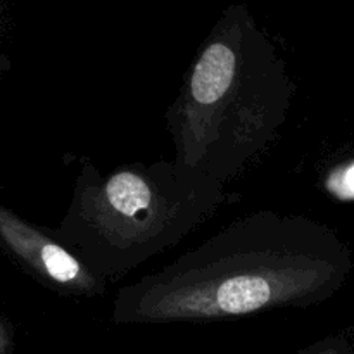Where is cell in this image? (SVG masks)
<instances>
[{
    "label": "cell",
    "mask_w": 354,
    "mask_h": 354,
    "mask_svg": "<svg viewBox=\"0 0 354 354\" xmlns=\"http://www.w3.org/2000/svg\"><path fill=\"white\" fill-rule=\"evenodd\" d=\"M353 256L328 225L273 209L237 218L209 239L118 290L114 325L207 324L332 299Z\"/></svg>",
    "instance_id": "1"
},
{
    "label": "cell",
    "mask_w": 354,
    "mask_h": 354,
    "mask_svg": "<svg viewBox=\"0 0 354 354\" xmlns=\"http://www.w3.org/2000/svg\"><path fill=\"white\" fill-rule=\"evenodd\" d=\"M292 76L245 3H230L197 50L166 111L178 165L227 185L280 137Z\"/></svg>",
    "instance_id": "2"
},
{
    "label": "cell",
    "mask_w": 354,
    "mask_h": 354,
    "mask_svg": "<svg viewBox=\"0 0 354 354\" xmlns=\"http://www.w3.org/2000/svg\"><path fill=\"white\" fill-rule=\"evenodd\" d=\"M225 203V185L175 159L83 165L54 235L90 272L120 280L189 237Z\"/></svg>",
    "instance_id": "3"
},
{
    "label": "cell",
    "mask_w": 354,
    "mask_h": 354,
    "mask_svg": "<svg viewBox=\"0 0 354 354\" xmlns=\"http://www.w3.org/2000/svg\"><path fill=\"white\" fill-rule=\"evenodd\" d=\"M0 241L35 277L57 292L75 297H97L106 292V280L90 272L54 234H47L2 206Z\"/></svg>",
    "instance_id": "4"
},
{
    "label": "cell",
    "mask_w": 354,
    "mask_h": 354,
    "mask_svg": "<svg viewBox=\"0 0 354 354\" xmlns=\"http://www.w3.org/2000/svg\"><path fill=\"white\" fill-rule=\"evenodd\" d=\"M354 346L353 339L348 332H339V334L327 335L306 348L299 349L294 354H353Z\"/></svg>",
    "instance_id": "5"
},
{
    "label": "cell",
    "mask_w": 354,
    "mask_h": 354,
    "mask_svg": "<svg viewBox=\"0 0 354 354\" xmlns=\"http://www.w3.org/2000/svg\"><path fill=\"white\" fill-rule=\"evenodd\" d=\"M7 348H9V335H7L6 328L0 325V354H6Z\"/></svg>",
    "instance_id": "6"
},
{
    "label": "cell",
    "mask_w": 354,
    "mask_h": 354,
    "mask_svg": "<svg viewBox=\"0 0 354 354\" xmlns=\"http://www.w3.org/2000/svg\"><path fill=\"white\" fill-rule=\"evenodd\" d=\"M353 354H354V353H353Z\"/></svg>",
    "instance_id": "7"
}]
</instances>
